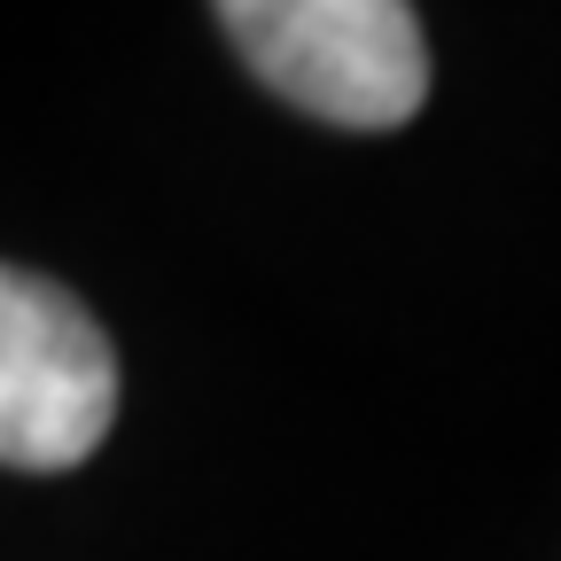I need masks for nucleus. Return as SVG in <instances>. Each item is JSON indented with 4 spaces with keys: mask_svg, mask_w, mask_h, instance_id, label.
I'll return each instance as SVG.
<instances>
[{
    "mask_svg": "<svg viewBox=\"0 0 561 561\" xmlns=\"http://www.w3.org/2000/svg\"><path fill=\"white\" fill-rule=\"evenodd\" d=\"M219 32L289 110L351 133H390L430 94L421 24L398 0H227Z\"/></svg>",
    "mask_w": 561,
    "mask_h": 561,
    "instance_id": "f257e3e1",
    "label": "nucleus"
},
{
    "mask_svg": "<svg viewBox=\"0 0 561 561\" xmlns=\"http://www.w3.org/2000/svg\"><path fill=\"white\" fill-rule=\"evenodd\" d=\"M117 421V351L47 273L0 265V468L62 476Z\"/></svg>",
    "mask_w": 561,
    "mask_h": 561,
    "instance_id": "f03ea898",
    "label": "nucleus"
}]
</instances>
